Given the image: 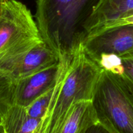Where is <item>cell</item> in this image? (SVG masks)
Here are the masks:
<instances>
[{
	"instance_id": "obj_9",
	"label": "cell",
	"mask_w": 133,
	"mask_h": 133,
	"mask_svg": "<svg viewBox=\"0 0 133 133\" xmlns=\"http://www.w3.org/2000/svg\"><path fill=\"white\" fill-rule=\"evenodd\" d=\"M99 123L92 100L74 103L59 126L53 133H82Z\"/></svg>"
},
{
	"instance_id": "obj_5",
	"label": "cell",
	"mask_w": 133,
	"mask_h": 133,
	"mask_svg": "<svg viewBox=\"0 0 133 133\" xmlns=\"http://www.w3.org/2000/svg\"><path fill=\"white\" fill-rule=\"evenodd\" d=\"M58 61L57 54L42 41L29 49L0 58V76L18 80Z\"/></svg>"
},
{
	"instance_id": "obj_19",
	"label": "cell",
	"mask_w": 133,
	"mask_h": 133,
	"mask_svg": "<svg viewBox=\"0 0 133 133\" xmlns=\"http://www.w3.org/2000/svg\"><path fill=\"white\" fill-rule=\"evenodd\" d=\"M0 133H5V132H4V130H3V129H2V130H1V131L0 132Z\"/></svg>"
},
{
	"instance_id": "obj_1",
	"label": "cell",
	"mask_w": 133,
	"mask_h": 133,
	"mask_svg": "<svg viewBox=\"0 0 133 133\" xmlns=\"http://www.w3.org/2000/svg\"><path fill=\"white\" fill-rule=\"evenodd\" d=\"M56 91L41 123L43 133H53L70 107L80 100H92L103 69L84 52L81 42L58 57Z\"/></svg>"
},
{
	"instance_id": "obj_15",
	"label": "cell",
	"mask_w": 133,
	"mask_h": 133,
	"mask_svg": "<svg viewBox=\"0 0 133 133\" xmlns=\"http://www.w3.org/2000/svg\"><path fill=\"white\" fill-rule=\"evenodd\" d=\"M114 75L116 76V78H118V80H119V82H121V83L124 86L125 88L127 90V91L131 94V95L133 98V83L132 82H131L128 78H127L125 76L122 75V74H121V75H116V74H114Z\"/></svg>"
},
{
	"instance_id": "obj_2",
	"label": "cell",
	"mask_w": 133,
	"mask_h": 133,
	"mask_svg": "<svg viewBox=\"0 0 133 133\" xmlns=\"http://www.w3.org/2000/svg\"><path fill=\"white\" fill-rule=\"evenodd\" d=\"M99 0H36V23L43 41L58 57L84 39L82 25Z\"/></svg>"
},
{
	"instance_id": "obj_14",
	"label": "cell",
	"mask_w": 133,
	"mask_h": 133,
	"mask_svg": "<svg viewBox=\"0 0 133 133\" xmlns=\"http://www.w3.org/2000/svg\"><path fill=\"white\" fill-rule=\"evenodd\" d=\"M125 25H133V14H130V15L127 16L119 18V19L107 23L98 33L104 31L105 29H108L113 28V27H118V26H125Z\"/></svg>"
},
{
	"instance_id": "obj_6",
	"label": "cell",
	"mask_w": 133,
	"mask_h": 133,
	"mask_svg": "<svg viewBox=\"0 0 133 133\" xmlns=\"http://www.w3.org/2000/svg\"><path fill=\"white\" fill-rule=\"evenodd\" d=\"M82 43L86 53L96 63L101 54L121 57L133 50V25L105 29L84 38Z\"/></svg>"
},
{
	"instance_id": "obj_11",
	"label": "cell",
	"mask_w": 133,
	"mask_h": 133,
	"mask_svg": "<svg viewBox=\"0 0 133 133\" xmlns=\"http://www.w3.org/2000/svg\"><path fill=\"white\" fill-rule=\"evenodd\" d=\"M57 81V80H56ZM56 91V82L54 86L25 107L29 116L32 118L43 119L47 114Z\"/></svg>"
},
{
	"instance_id": "obj_7",
	"label": "cell",
	"mask_w": 133,
	"mask_h": 133,
	"mask_svg": "<svg viewBox=\"0 0 133 133\" xmlns=\"http://www.w3.org/2000/svg\"><path fill=\"white\" fill-rule=\"evenodd\" d=\"M59 69L58 61L36 73L14 81L13 104L26 107L51 88L55 83Z\"/></svg>"
},
{
	"instance_id": "obj_20",
	"label": "cell",
	"mask_w": 133,
	"mask_h": 133,
	"mask_svg": "<svg viewBox=\"0 0 133 133\" xmlns=\"http://www.w3.org/2000/svg\"><path fill=\"white\" fill-rule=\"evenodd\" d=\"M1 131H0V132H1Z\"/></svg>"
},
{
	"instance_id": "obj_13",
	"label": "cell",
	"mask_w": 133,
	"mask_h": 133,
	"mask_svg": "<svg viewBox=\"0 0 133 133\" xmlns=\"http://www.w3.org/2000/svg\"><path fill=\"white\" fill-rule=\"evenodd\" d=\"M119 57L123 68L122 75L125 76L133 83V50Z\"/></svg>"
},
{
	"instance_id": "obj_4",
	"label": "cell",
	"mask_w": 133,
	"mask_h": 133,
	"mask_svg": "<svg viewBox=\"0 0 133 133\" xmlns=\"http://www.w3.org/2000/svg\"><path fill=\"white\" fill-rule=\"evenodd\" d=\"M43 41L31 10L18 0L0 7V58L29 49Z\"/></svg>"
},
{
	"instance_id": "obj_8",
	"label": "cell",
	"mask_w": 133,
	"mask_h": 133,
	"mask_svg": "<svg viewBox=\"0 0 133 133\" xmlns=\"http://www.w3.org/2000/svg\"><path fill=\"white\" fill-rule=\"evenodd\" d=\"M132 14L133 0H99L82 25L84 39L98 33L107 23Z\"/></svg>"
},
{
	"instance_id": "obj_3",
	"label": "cell",
	"mask_w": 133,
	"mask_h": 133,
	"mask_svg": "<svg viewBox=\"0 0 133 133\" xmlns=\"http://www.w3.org/2000/svg\"><path fill=\"white\" fill-rule=\"evenodd\" d=\"M92 104L99 123L111 133H133V98L114 74L103 69Z\"/></svg>"
},
{
	"instance_id": "obj_18",
	"label": "cell",
	"mask_w": 133,
	"mask_h": 133,
	"mask_svg": "<svg viewBox=\"0 0 133 133\" xmlns=\"http://www.w3.org/2000/svg\"><path fill=\"white\" fill-rule=\"evenodd\" d=\"M5 1V0H0V7H1V4H2Z\"/></svg>"
},
{
	"instance_id": "obj_10",
	"label": "cell",
	"mask_w": 133,
	"mask_h": 133,
	"mask_svg": "<svg viewBox=\"0 0 133 133\" xmlns=\"http://www.w3.org/2000/svg\"><path fill=\"white\" fill-rule=\"evenodd\" d=\"M42 121L29 116L25 107L12 104L4 116L1 126L5 133H32Z\"/></svg>"
},
{
	"instance_id": "obj_17",
	"label": "cell",
	"mask_w": 133,
	"mask_h": 133,
	"mask_svg": "<svg viewBox=\"0 0 133 133\" xmlns=\"http://www.w3.org/2000/svg\"><path fill=\"white\" fill-rule=\"evenodd\" d=\"M32 133H43L42 130V127H41V123H40V126H38V128L35 131H34Z\"/></svg>"
},
{
	"instance_id": "obj_12",
	"label": "cell",
	"mask_w": 133,
	"mask_h": 133,
	"mask_svg": "<svg viewBox=\"0 0 133 133\" xmlns=\"http://www.w3.org/2000/svg\"><path fill=\"white\" fill-rule=\"evenodd\" d=\"M14 82L10 78L0 76V131L3 118L13 104Z\"/></svg>"
},
{
	"instance_id": "obj_16",
	"label": "cell",
	"mask_w": 133,
	"mask_h": 133,
	"mask_svg": "<svg viewBox=\"0 0 133 133\" xmlns=\"http://www.w3.org/2000/svg\"><path fill=\"white\" fill-rule=\"evenodd\" d=\"M82 133H111L110 131L105 129L102 125L98 123L97 124L90 126Z\"/></svg>"
}]
</instances>
